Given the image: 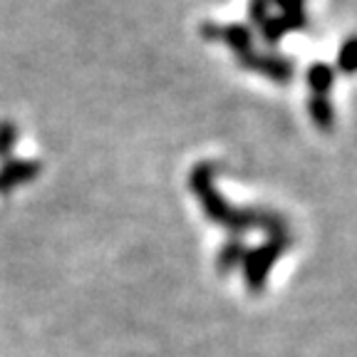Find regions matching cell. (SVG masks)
Masks as SVG:
<instances>
[{"mask_svg": "<svg viewBox=\"0 0 357 357\" xmlns=\"http://www.w3.org/2000/svg\"><path fill=\"white\" fill-rule=\"evenodd\" d=\"M271 8H273V0H251L248 6V15L256 25H263V22L271 17Z\"/></svg>", "mask_w": 357, "mask_h": 357, "instance_id": "cell-7", "label": "cell"}, {"mask_svg": "<svg viewBox=\"0 0 357 357\" xmlns=\"http://www.w3.org/2000/svg\"><path fill=\"white\" fill-rule=\"evenodd\" d=\"M337 70L345 75L357 73V35H352V38H347L342 43L340 52H337Z\"/></svg>", "mask_w": 357, "mask_h": 357, "instance_id": "cell-6", "label": "cell"}, {"mask_svg": "<svg viewBox=\"0 0 357 357\" xmlns=\"http://www.w3.org/2000/svg\"><path fill=\"white\" fill-rule=\"evenodd\" d=\"M307 28V15L305 13H280V15H271L261 25L263 40L271 45H275L278 40H283L288 33H298V30Z\"/></svg>", "mask_w": 357, "mask_h": 357, "instance_id": "cell-3", "label": "cell"}, {"mask_svg": "<svg viewBox=\"0 0 357 357\" xmlns=\"http://www.w3.org/2000/svg\"><path fill=\"white\" fill-rule=\"evenodd\" d=\"M307 112H310V119L312 124L318 129H333L335 124V109L333 105H330L328 97H320V95H310V100H307Z\"/></svg>", "mask_w": 357, "mask_h": 357, "instance_id": "cell-5", "label": "cell"}, {"mask_svg": "<svg viewBox=\"0 0 357 357\" xmlns=\"http://www.w3.org/2000/svg\"><path fill=\"white\" fill-rule=\"evenodd\" d=\"M241 67H245V70H251V73H258L263 75V77L273 79V82H290L293 79V73H296V67H293V62L288 60V57H280V55H256V52H251V55H245L238 60Z\"/></svg>", "mask_w": 357, "mask_h": 357, "instance_id": "cell-1", "label": "cell"}, {"mask_svg": "<svg viewBox=\"0 0 357 357\" xmlns=\"http://www.w3.org/2000/svg\"><path fill=\"white\" fill-rule=\"evenodd\" d=\"M204 35L208 40H221L236 52V57H245L253 52V35L245 25H204Z\"/></svg>", "mask_w": 357, "mask_h": 357, "instance_id": "cell-2", "label": "cell"}, {"mask_svg": "<svg viewBox=\"0 0 357 357\" xmlns=\"http://www.w3.org/2000/svg\"><path fill=\"white\" fill-rule=\"evenodd\" d=\"M280 13H305V0H273Z\"/></svg>", "mask_w": 357, "mask_h": 357, "instance_id": "cell-8", "label": "cell"}, {"mask_svg": "<svg viewBox=\"0 0 357 357\" xmlns=\"http://www.w3.org/2000/svg\"><path fill=\"white\" fill-rule=\"evenodd\" d=\"M335 84V70L330 65H312L307 70V87H310V95H320V97H328V92L333 89Z\"/></svg>", "mask_w": 357, "mask_h": 357, "instance_id": "cell-4", "label": "cell"}]
</instances>
